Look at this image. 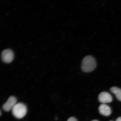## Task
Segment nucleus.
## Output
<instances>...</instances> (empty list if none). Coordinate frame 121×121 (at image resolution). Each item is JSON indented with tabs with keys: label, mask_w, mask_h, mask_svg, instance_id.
<instances>
[{
	"label": "nucleus",
	"mask_w": 121,
	"mask_h": 121,
	"mask_svg": "<svg viewBox=\"0 0 121 121\" xmlns=\"http://www.w3.org/2000/svg\"><path fill=\"white\" fill-rule=\"evenodd\" d=\"M96 63L93 56H87L84 57L82 60L81 69L83 72H90L93 71L96 68Z\"/></svg>",
	"instance_id": "1"
},
{
	"label": "nucleus",
	"mask_w": 121,
	"mask_h": 121,
	"mask_svg": "<svg viewBox=\"0 0 121 121\" xmlns=\"http://www.w3.org/2000/svg\"><path fill=\"white\" fill-rule=\"evenodd\" d=\"M12 113L15 117L22 119L26 114L27 109L26 106L22 103L17 104L12 110Z\"/></svg>",
	"instance_id": "2"
},
{
	"label": "nucleus",
	"mask_w": 121,
	"mask_h": 121,
	"mask_svg": "<svg viewBox=\"0 0 121 121\" xmlns=\"http://www.w3.org/2000/svg\"><path fill=\"white\" fill-rule=\"evenodd\" d=\"M1 59L4 62L10 63L11 62L14 58V54L12 50L7 49L3 51L1 54Z\"/></svg>",
	"instance_id": "3"
},
{
	"label": "nucleus",
	"mask_w": 121,
	"mask_h": 121,
	"mask_svg": "<svg viewBox=\"0 0 121 121\" xmlns=\"http://www.w3.org/2000/svg\"><path fill=\"white\" fill-rule=\"evenodd\" d=\"M17 99L14 96H11L8 98L7 102L3 106V109L4 111L9 112L13 109L17 104Z\"/></svg>",
	"instance_id": "4"
},
{
	"label": "nucleus",
	"mask_w": 121,
	"mask_h": 121,
	"mask_svg": "<svg viewBox=\"0 0 121 121\" xmlns=\"http://www.w3.org/2000/svg\"><path fill=\"white\" fill-rule=\"evenodd\" d=\"M98 101L103 104L111 102L112 101V98L109 93L103 92L99 94L98 97Z\"/></svg>",
	"instance_id": "5"
},
{
	"label": "nucleus",
	"mask_w": 121,
	"mask_h": 121,
	"mask_svg": "<svg viewBox=\"0 0 121 121\" xmlns=\"http://www.w3.org/2000/svg\"><path fill=\"white\" fill-rule=\"evenodd\" d=\"M99 111L101 114L104 116H109L112 113L110 107L105 104H102L99 106Z\"/></svg>",
	"instance_id": "6"
},
{
	"label": "nucleus",
	"mask_w": 121,
	"mask_h": 121,
	"mask_svg": "<svg viewBox=\"0 0 121 121\" xmlns=\"http://www.w3.org/2000/svg\"><path fill=\"white\" fill-rule=\"evenodd\" d=\"M111 91L115 95L118 100L121 101V89L117 87H113L110 89Z\"/></svg>",
	"instance_id": "7"
},
{
	"label": "nucleus",
	"mask_w": 121,
	"mask_h": 121,
	"mask_svg": "<svg viewBox=\"0 0 121 121\" xmlns=\"http://www.w3.org/2000/svg\"><path fill=\"white\" fill-rule=\"evenodd\" d=\"M67 121H78L74 117H72L69 118Z\"/></svg>",
	"instance_id": "8"
},
{
	"label": "nucleus",
	"mask_w": 121,
	"mask_h": 121,
	"mask_svg": "<svg viewBox=\"0 0 121 121\" xmlns=\"http://www.w3.org/2000/svg\"><path fill=\"white\" fill-rule=\"evenodd\" d=\"M116 121H121V117H119L118 118Z\"/></svg>",
	"instance_id": "9"
},
{
	"label": "nucleus",
	"mask_w": 121,
	"mask_h": 121,
	"mask_svg": "<svg viewBox=\"0 0 121 121\" xmlns=\"http://www.w3.org/2000/svg\"><path fill=\"white\" fill-rule=\"evenodd\" d=\"M98 121L97 120H93V121Z\"/></svg>",
	"instance_id": "10"
},
{
	"label": "nucleus",
	"mask_w": 121,
	"mask_h": 121,
	"mask_svg": "<svg viewBox=\"0 0 121 121\" xmlns=\"http://www.w3.org/2000/svg\"><path fill=\"white\" fill-rule=\"evenodd\" d=\"M1 115V112L0 111V116Z\"/></svg>",
	"instance_id": "11"
},
{
	"label": "nucleus",
	"mask_w": 121,
	"mask_h": 121,
	"mask_svg": "<svg viewBox=\"0 0 121 121\" xmlns=\"http://www.w3.org/2000/svg\"></svg>",
	"instance_id": "12"
}]
</instances>
